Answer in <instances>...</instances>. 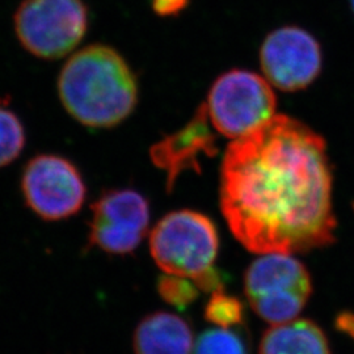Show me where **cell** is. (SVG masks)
Segmentation results:
<instances>
[{"instance_id":"6","label":"cell","mask_w":354,"mask_h":354,"mask_svg":"<svg viewBox=\"0 0 354 354\" xmlns=\"http://www.w3.org/2000/svg\"><path fill=\"white\" fill-rule=\"evenodd\" d=\"M205 105L215 131L238 140L272 120L277 100L266 77L231 70L215 80Z\"/></svg>"},{"instance_id":"5","label":"cell","mask_w":354,"mask_h":354,"mask_svg":"<svg viewBox=\"0 0 354 354\" xmlns=\"http://www.w3.org/2000/svg\"><path fill=\"white\" fill-rule=\"evenodd\" d=\"M88 28L83 0H23L15 13V32L26 51L41 59H59L82 42Z\"/></svg>"},{"instance_id":"18","label":"cell","mask_w":354,"mask_h":354,"mask_svg":"<svg viewBox=\"0 0 354 354\" xmlns=\"http://www.w3.org/2000/svg\"><path fill=\"white\" fill-rule=\"evenodd\" d=\"M336 327L354 340V314L353 313H342L336 319Z\"/></svg>"},{"instance_id":"20","label":"cell","mask_w":354,"mask_h":354,"mask_svg":"<svg viewBox=\"0 0 354 354\" xmlns=\"http://www.w3.org/2000/svg\"><path fill=\"white\" fill-rule=\"evenodd\" d=\"M353 209H354V203H353Z\"/></svg>"},{"instance_id":"13","label":"cell","mask_w":354,"mask_h":354,"mask_svg":"<svg viewBox=\"0 0 354 354\" xmlns=\"http://www.w3.org/2000/svg\"><path fill=\"white\" fill-rule=\"evenodd\" d=\"M26 131L11 109L0 106V168L11 165L23 151Z\"/></svg>"},{"instance_id":"19","label":"cell","mask_w":354,"mask_h":354,"mask_svg":"<svg viewBox=\"0 0 354 354\" xmlns=\"http://www.w3.org/2000/svg\"><path fill=\"white\" fill-rule=\"evenodd\" d=\"M351 6H352V10H353L354 12V0H351Z\"/></svg>"},{"instance_id":"10","label":"cell","mask_w":354,"mask_h":354,"mask_svg":"<svg viewBox=\"0 0 354 354\" xmlns=\"http://www.w3.org/2000/svg\"><path fill=\"white\" fill-rule=\"evenodd\" d=\"M215 142L206 105L203 104L185 127L152 146V163L165 171L168 192L184 171L200 172L198 158L203 153L214 156L218 150Z\"/></svg>"},{"instance_id":"8","label":"cell","mask_w":354,"mask_h":354,"mask_svg":"<svg viewBox=\"0 0 354 354\" xmlns=\"http://www.w3.org/2000/svg\"><path fill=\"white\" fill-rule=\"evenodd\" d=\"M149 219V203L138 192L109 190L92 205L89 244L111 254L131 253L145 238Z\"/></svg>"},{"instance_id":"3","label":"cell","mask_w":354,"mask_h":354,"mask_svg":"<svg viewBox=\"0 0 354 354\" xmlns=\"http://www.w3.org/2000/svg\"><path fill=\"white\" fill-rule=\"evenodd\" d=\"M219 238L206 215L178 210L163 216L150 235V251L156 266L168 274L193 279L197 285L214 272Z\"/></svg>"},{"instance_id":"16","label":"cell","mask_w":354,"mask_h":354,"mask_svg":"<svg viewBox=\"0 0 354 354\" xmlns=\"http://www.w3.org/2000/svg\"><path fill=\"white\" fill-rule=\"evenodd\" d=\"M198 286L193 279L176 274L162 276L158 281V291L165 302L177 308H185L198 297Z\"/></svg>"},{"instance_id":"14","label":"cell","mask_w":354,"mask_h":354,"mask_svg":"<svg viewBox=\"0 0 354 354\" xmlns=\"http://www.w3.org/2000/svg\"><path fill=\"white\" fill-rule=\"evenodd\" d=\"M205 317L218 328H234L244 320V306L234 295L214 291L205 307Z\"/></svg>"},{"instance_id":"11","label":"cell","mask_w":354,"mask_h":354,"mask_svg":"<svg viewBox=\"0 0 354 354\" xmlns=\"http://www.w3.org/2000/svg\"><path fill=\"white\" fill-rule=\"evenodd\" d=\"M136 354H190L193 333L187 320L171 313H153L134 332Z\"/></svg>"},{"instance_id":"7","label":"cell","mask_w":354,"mask_h":354,"mask_svg":"<svg viewBox=\"0 0 354 354\" xmlns=\"http://www.w3.org/2000/svg\"><path fill=\"white\" fill-rule=\"evenodd\" d=\"M21 190L28 207L44 221L70 218L86 200V185L77 168L51 153L30 159L21 176Z\"/></svg>"},{"instance_id":"17","label":"cell","mask_w":354,"mask_h":354,"mask_svg":"<svg viewBox=\"0 0 354 354\" xmlns=\"http://www.w3.org/2000/svg\"><path fill=\"white\" fill-rule=\"evenodd\" d=\"M190 0H152V11L163 16H176L183 12L188 6Z\"/></svg>"},{"instance_id":"2","label":"cell","mask_w":354,"mask_h":354,"mask_svg":"<svg viewBox=\"0 0 354 354\" xmlns=\"http://www.w3.org/2000/svg\"><path fill=\"white\" fill-rule=\"evenodd\" d=\"M64 109L84 127H117L134 111L138 83L124 57L111 46L91 45L68 58L58 79Z\"/></svg>"},{"instance_id":"9","label":"cell","mask_w":354,"mask_h":354,"mask_svg":"<svg viewBox=\"0 0 354 354\" xmlns=\"http://www.w3.org/2000/svg\"><path fill=\"white\" fill-rule=\"evenodd\" d=\"M266 79L282 91H299L317 79L323 64L320 45L298 26H282L266 36L260 49Z\"/></svg>"},{"instance_id":"1","label":"cell","mask_w":354,"mask_h":354,"mask_svg":"<svg viewBox=\"0 0 354 354\" xmlns=\"http://www.w3.org/2000/svg\"><path fill=\"white\" fill-rule=\"evenodd\" d=\"M333 177L326 140L289 115L228 145L221 210L250 252L304 253L335 241Z\"/></svg>"},{"instance_id":"12","label":"cell","mask_w":354,"mask_h":354,"mask_svg":"<svg viewBox=\"0 0 354 354\" xmlns=\"http://www.w3.org/2000/svg\"><path fill=\"white\" fill-rule=\"evenodd\" d=\"M259 354H330L327 336L308 319H292L266 329Z\"/></svg>"},{"instance_id":"4","label":"cell","mask_w":354,"mask_h":354,"mask_svg":"<svg viewBox=\"0 0 354 354\" xmlns=\"http://www.w3.org/2000/svg\"><path fill=\"white\" fill-rule=\"evenodd\" d=\"M244 291L253 311L274 326L301 314L313 281L306 266L289 253H266L247 269Z\"/></svg>"},{"instance_id":"15","label":"cell","mask_w":354,"mask_h":354,"mask_svg":"<svg viewBox=\"0 0 354 354\" xmlns=\"http://www.w3.org/2000/svg\"><path fill=\"white\" fill-rule=\"evenodd\" d=\"M193 354H248V351L239 333L216 327L201 333L193 346Z\"/></svg>"}]
</instances>
